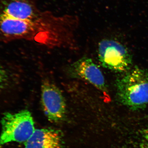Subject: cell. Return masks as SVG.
I'll return each instance as SVG.
<instances>
[{
  "label": "cell",
  "mask_w": 148,
  "mask_h": 148,
  "mask_svg": "<svg viewBox=\"0 0 148 148\" xmlns=\"http://www.w3.org/2000/svg\"><path fill=\"white\" fill-rule=\"evenodd\" d=\"M116 82L117 95L125 106L133 110L148 105V73L138 67L125 72Z\"/></svg>",
  "instance_id": "1"
},
{
  "label": "cell",
  "mask_w": 148,
  "mask_h": 148,
  "mask_svg": "<svg viewBox=\"0 0 148 148\" xmlns=\"http://www.w3.org/2000/svg\"><path fill=\"white\" fill-rule=\"evenodd\" d=\"M50 32L48 22L44 18L25 20L0 14V41L33 40L43 43Z\"/></svg>",
  "instance_id": "2"
},
{
  "label": "cell",
  "mask_w": 148,
  "mask_h": 148,
  "mask_svg": "<svg viewBox=\"0 0 148 148\" xmlns=\"http://www.w3.org/2000/svg\"><path fill=\"white\" fill-rule=\"evenodd\" d=\"M1 124L0 148L12 142L25 143L36 130L33 117L28 110L5 113L2 118Z\"/></svg>",
  "instance_id": "3"
},
{
  "label": "cell",
  "mask_w": 148,
  "mask_h": 148,
  "mask_svg": "<svg viewBox=\"0 0 148 148\" xmlns=\"http://www.w3.org/2000/svg\"><path fill=\"white\" fill-rule=\"evenodd\" d=\"M98 55L101 64L106 69L119 72H126L131 69V55L126 47L117 41H101L98 45Z\"/></svg>",
  "instance_id": "4"
},
{
  "label": "cell",
  "mask_w": 148,
  "mask_h": 148,
  "mask_svg": "<svg viewBox=\"0 0 148 148\" xmlns=\"http://www.w3.org/2000/svg\"><path fill=\"white\" fill-rule=\"evenodd\" d=\"M41 100L43 110L49 121L56 123L63 119L66 112V102L57 86L48 81L43 82Z\"/></svg>",
  "instance_id": "5"
},
{
  "label": "cell",
  "mask_w": 148,
  "mask_h": 148,
  "mask_svg": "<svg viewBox=\"0 0 148 148\" xmlns=\"http://www.w3.org/2000/svg\"><path fill=\"white\" fill-rule=\"evenodd\" d=\"M67 73L70 77L87 82L103 92L104 95H108L104 76L101 69L91 58L87 57L80 58L68 67Z\"/></svg>",
  "instance_id": "6"
},
{
  "label": "cell",
  "mask_w": 148,
  "mask_h": 148,
  "mask_svg": "<svg viewBox=\"0 0 148 148\" xmlns=\"http://www.w3.org/2000/svg\"><path fill=\"white\" fill-rule=\"evenodd\" d=\"M48 12L38 8L33 0H0V14L25 20H35Z\"/></svg>",
  "instance_id": "7"
},
{
  "label": "cell",
  "mask_w": 148,
  "mask_h": 148,
  "mask_svg": "<svg viewBox=\"0 0 148 148\" xmlns=\"http://www.w3.org/2000/svg\"><path fill=\"white\" fill-rule=\"evenodd\" d=\"M61 138L56 130L47 128L36 129L24 143V148H61Z\"/></svg>",
  "instance_id": "8"
},
{
  "label": "cell",
  "mask_w": 148,
  "mask_h": 148,
  "mask_svg": "<svg viewBox=\"0 0 148 148\" xmlns=\"http://www.w3.org/2000/svg\"><path fill=\"white\" fill-rule=\"evenodd\" d=\"M6 79V75L4 71L0 69V84Z\"/></svg>",
  "instance_id": "9"
},
{
  "label": "cell",
  "mask_w": 148,
  "mask_h": 148,
  "mask_svg": "<svg viewBox=\"0 0 148 148\" xmlns=\"http://www.w3.org/2000/svg\"><path fill=\"white\" fill-rule=\"evenodd\" d=\"M145 148H148V139L146 142Z\"/></svg>",
  "instance_id": "10"
}]
</instances>
